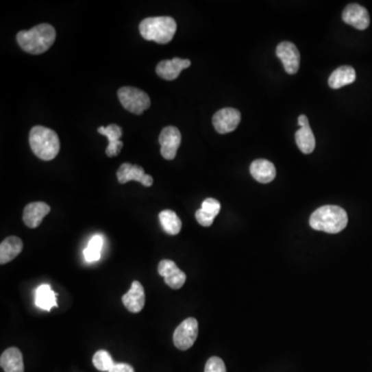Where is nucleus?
Returning <instances> with one entry per match:
<instances>
[{
	"label": "nucleus",
	"instance_id": "12",
	"mask_svg": "<svg viewBox=\"0 0 372 372\" xmlns=\"http://www.w3.org/2000/svg\"><path fill=\"white\" fill-rule=\"evenodd\" d=\"M190 64L192 62L188 59H181L178 57L171 60H162L156 66V74L164 80L173 81L178 78L184 69L190 68Z\"/></svg>",
	"mask_w": 372,
	"mask_h": 372
},
{
	"label": "nucleus",
	"instance_id": "23",
	"mask_svg": "<svg viewBox=\"0 0 372 372\" xmlns=\"http://www.w3.org/2000/svg\"><path fill=\"white\" fill-rule=\"evenodd\" d=\"M36 305L38 308L50 312L52 307H57L56 294L49 284H42L36 292Z\"/></svg>",
	"mask_w": 372,
	"mask_h": 372
},
{
	"label": "nucleus",
	"instance_id": "18",
	"mask_svg": "<svg viewBox=\"0 0 372 372\" xmlns=\"http://www.w3.org/2000/svg\"><path fill=\"white\" fill-rule=\"evenodd\" d=\"M221 203L213 198H208L202 203V207L196 212V219L203 227H210L215 217L221 211Z\"/></svg>",
	"mask_w": 372,
	"mask_h": 372
},
{
	"label": "nucleus",
	"instance_id": "16",
	"mask_svg": "<svg viewBox=\"0 0 372 372\" xmlns=\"http://www.w3.org/2000/svg\"><path fill=\"white\" fill-rule=\"evenodd\" d=\"M97 132L109 140V145L106 149V154L109 158L117 156L121 151L122 147H123V142L120 141V138L122 136L121 127L117 124H110L107 127H99Z\"/></svg>",
	"mask_w": 372,
	"mask_h": 372
},
{
	"label": "nucleus",
	"instance_id": "27",
	"mask_svg": "<svg viewBox=\"0 0 372 372\" xmlns=\"http://www.w3.org/2000/svg\"><path fill=\"white\" fill-rule=\"evenodd\" d=\"M205 372H227L225 362L219 357H211L205 366Z\"/></svg>",
	"mask_w": 372,
	"mask_h": 372
},
{
	"label": "nucleus",
	"instance_id": "4",
	"mask_svg": "<svg viewBox=\"0 0 372 372\" xmlns=\"http://www.w3.org/2000/svg\"><path fill=\"white\" fill-rule=\"evenodd\" d=\"M139 30L144 40L166 45L174 38L177 24L172 17L146 18L140 23Z\"/></svg>",
	"mask_w": 372,
	"mask_h": 372
},
{
	"label": "nucleus",
	"instance_id": "3",
	"mask_svg": "<svg viewBox=\"0 0 372 372\" xmlns=\"http://www.w3.org/2000/svg\"><path fill=\"white\" fill-rule=\"evenodd\" d=\"M29 145L34 156L45 162L54 160L60 150V141L56 132L42 125L32 127Z\"/></svg>",
	"mask_w": 372,
	"mask_h": 372
},
{
	"label": "nucleus",
	"instance_id": "24",
	"mask_svg": "<svg viewBox=\"0 0 372 372\" xmlns=\"http://www.w3.org/2000/svg\"><path fill=\"white\" fill-rule=\"evenodd\" d=\"M160 221L162 229L169 235H178L180 233L182 223L178 215L173 210H164L160 213Z\"/></svg>",
	"mask_w": 372,
	"mask_h": 372
},
{
	"label": "nucleus",
	"instance_id": "8",
	"mask_svg": "<svg viewBox=\"0 0 372 372\" xmlns=\"http://www.w3.org/2000/svg\"><path fill=\"white\" fill-rule=\"evenodd\" d=\"M160 154L164 160H172L176 158L177 150L181 144V133L177 127H166L162 129L158 139Z\"/></svg>",
	"mask_w": 372,
	"mask_h": 372
},
{
	"label": "nucleus",
	"instance_id": "22",
	"mask_svg": "<svg viewBox=\"0 0 372 372\" xmlns=\"http://www.w3.org/2000/svg\"><path fill=\"white\" fill-rule=\"evenodd\" d=\"M295 138H296L297 145H298L299 149L301 150L302 153H312L314 148H316V138H314V133H312L310 124L300 127L296 132Z\"/></svg>",
	"mask_w": 372,
	"mask_h": 372
},
{
	"label": "nucleus",
	"instance_id": "5",
	"mask_svg": "<svg viewBox=\"0 0 372 372\" xmlns=\"http://www.w3.org/2000/svg\"><path fill=\"white\" fill-rule=\"evenodd\" d=\"M118 99L124 109L136 115H142L151 106L147 93L135 87H121L118 90Z\"/></svg>",
	"mask_w": 372,
	"mask_h": 372
},
{
	"label": "nucleus",
	"instance_id": "7",
	"mask_svg": "<svg viewBox=\"0 0 372 372\" xmlns=\"http://www.w3.org/2000/svg\"><path fill=\"white\" fill-rule=\"evenodd\" d=\"M241 120V113L233 108L219 110L212 118V123L217 133L227 134L235 131Z\"/></svg>",
	"mask_w": 372,
	"mask_h": 372
},
{
	"label": "nucleus",
	"instance_id": "26",
	"mask_svg": "<svg viewBox=\"0 0 372 372\" xmlns=\"http://www.w3.org/2000/svg\"><path fill=\"white\" fill-rule=\"evenodd\" d=\"M93 365L97 368L99 371H108L109 372L111 370V368L115 365L114 363L113 358L111 357L109 353L107 351H97V353L93 356L92 359Z\"/></svg>",
	"mask_w": 372,
	"mask_h": 372
},
{
	"label": "nucleus",
	"instance_id": "29",
	"mask_svg": "<svg viewBox=\"0 0 372 372\" xmlns=\"http://www.w3.org/2000/svg\"><path fill=\"white\" fill-rule=\"evenodd\" d=\"M309 120L307 118L306 115H300L298 118V125L300 127H305V125H308Z\"/></svg>",
	"mask_w": 372,
	"mask_h": 372
},
{
	"label": "nucleus",
	"instance_id": "21",
	"mask_svg": "<svg viewBox=\"0 0 372 372\" xmlns=\"http://www.w3.org/2000/svg\"><path fill=\"white\" fill-rule=\"evenodd\" d=\"M356 72L351 66H343L336 69L329 78V86L333 89H339L355 82Z\"/></svg>",
	"mask_w": 372,
	"mask_h": 372
},
{
	"label": "nucleus",
	"instance_id": "14",
	"mask_svg": "<svg viewBox=\"0 0 372 372\" xmlns=\"http://www.w3.org/2000/svg\"><path fill=\"white\" fill-rule=\"evenodd\" d=\"M145 290L141 282L135 280L132 284L131 290L122 296V303L125 308L133 314H139L145 306Z\"/></svg>",
	"mask_w": 372,
	"mask_h": 372
},
{
	"label": "nucleus",
	"instance_id": "17",
	"mask_svg": "<svg viewBox=\"0 0 372 372\" xmlns=\"http://www.w3.org/2000/svg\"><path fill=\"white\" fill-rule=\"evenodd\" d=\"M23 242L19 237L10 236L0 244V264L5 265L21 253Z\"/></svg>",
	"mask_w": 372,
	"mask_h": 372
},
{
	"label": "nucleus",
	"instance_id": "15",
	"mask_svg": "<svg viewBox=\"0 0 372 372\" xmlns=\"http://www.w3.org/2000/svg\"><path fill=\"white\" fill-rule=\"evenodd\" d=\"M50 206L46 203H30L24 208V223L30 229H36L42 223V219L50 213Z\"/></svg>",
	"mask_w": 372,
	"mask_h": 372
},
{
	"label": "nucleus",
	"instance_id": "9",
	"mask_svg": "<svg viewBox=\"0 0 372 372\" xmlns=\"http://www.w3.org/2000/svg\"><path fill=\"white\" fill-rule=\"evenodd\" d=\"M276 56L282 60L288 75L297 74L300 68V53L293 42H280L276 48Z\"/></svg>",
	"mask_w": 372,
	"mask_h": 372
},
{
	"label": "nucleus",
	"instance_id": "11",
	"mask_svg": "<svg viewBox=\"0 0 372 372\" xmlns=\"http://www.w3.org/2000/svg\"><path fill=\"white\" fill-rule=\"evenodd\" d=\"M158 270V274L164 277V282L173 290H179L186 282V274L171 260L160 261Z\"/></svg>",
	"mask_w": 372,
	"mask_h": 372
},
{
	"label": "nucleus",
	"instance_id": "20",
	"mask_svg": "<svg viewBox=\"0 0 372 372\" xmlns=\"http://www.w3.org/2000/svg\"><path fill=\"white\" fill-rule=\"evenodd\" d=\"M251 174L259 182L269 183L275 178V166L269 160H257L251 164Z\"/></svg>",
	"mask_w": 372,
	"mask_h": 372
},
{
	"label": "nucleus",
	"instance_id": "1",
	"mask_svg": "<svg viewBox=\"0 0 372 372\" xmlns=\"http://www.w3.org/2000/svg\"><path fill=\"white\" fill-rule=\"evenodd\" d=\"M56 40V30L50 24L42 23L29 30H21L17 34V42L21 49L32 55H40L48 51Z\"/></svg>",
	"mask_w": 372,
	"mask_h": 372
},
{
	"label": "nucleus",
	"instance_id": "28",
	"mask_svg": "<svg viewBox=\"0 0 372 372\" xmlns=\"http://www.w3.org/2000/svg\"><path fill=\"white\" fill-rule=\"evenodd\" d=\"M109 372H135V369L129 364L115 363Z\"/></svg>",
	"mask_w": 372,
	"mask_h": 372
},
{
	"label": "nucleus",
	"instance_id": "6",
	"mask_svg": "<svg viewBox=\"0 0 372 372\" xmlns=\"http://www.w3.org/2000/svg\"><path fill=\"white\" fill-rule=\"evenodd\" d=\"M199 333L198 321L194 318H188L183 321L173 335L175 347L181 351L190 349L196 343Z\"/></svg>",
	"mask_w": 372,
	"mask_h": 372
},
{
	"label": "nucleus",
	"instance_id": "13",
	"mask_svg": "<svg viewBox=\"0 0 372 372\" xmlns=\"http://www.w3.org/2000/svg\"><path fill=\"white\" fill-rule=\"evenodd\" d=\"M343 20L345 23L359 30H365L370 25L369 13L365 8L357 3H351L345 8L343 13Z\"/></svg>",
	"mask_w": 372,
	"mask_h": 372
},
{
	"label": "nucleus",
	"instance_id": "19",
	"mask_svg": "<svg viewBox=\"0 0 372 372\" xmlns=\"http://www.w3.org/2000/svg\"><path fill=\"white\" fill-rule=\"evenodd\" d=\"M0 365L5 372H24L23 356L17 347H10L0 357Z\"/></svg>",
	"mask_w": 372,
	"mask_h": 372
},
{
	"label": "nucleus",
	"instance_id": "2",
	"mask_svg": "<svg viewBox=\"0 0 372 372\" xmlns=\"http://www.w3.org/2000/svg\"><path fill=\"white\" fill-rule=\"evenodd\" d=\"M347 221L349 219L345 209L335 205H326L312 213L309 225L316 231L337 234L345 229Z\"/></svg>",
	"mask_w": 372,
	"mask_h": 372
},
{
	"label": "nucleus",
	"instance_id": "10",
	"mask_svg": "<svg viewBox=\"0 0 372 372\" xmlns=\"http://www.w3.org/2000/svg\"><path fill=\"white\" fill-rule=\"evenodd\" d=\"M118 182L125 184L129 181H137L142 183L146 188H150L153 184V178L150 175L145 174L144 169L139 164H122L117 171Z\"/></svg>",
	"mask_w": 372,
	"mask_h": 372
},
{
	"label": "nucleus",
	"instance_id": "25",
	"mask_svg": "<svg viewBox=\"0 0 372 372\" xmlns=\"http://www.w3.org/2000/svg\"><path fill=\"white\" fill-rule=\"evenodd\" d=\"M103 245V237L101 235L93 236L90 241H89L88 246H87V248H85L84 257L86 261L89 262V263L99 261L101 259Z\"/></svg>",
	"mask_w": 372,
	"mask_h": 372
}]
</instances>
